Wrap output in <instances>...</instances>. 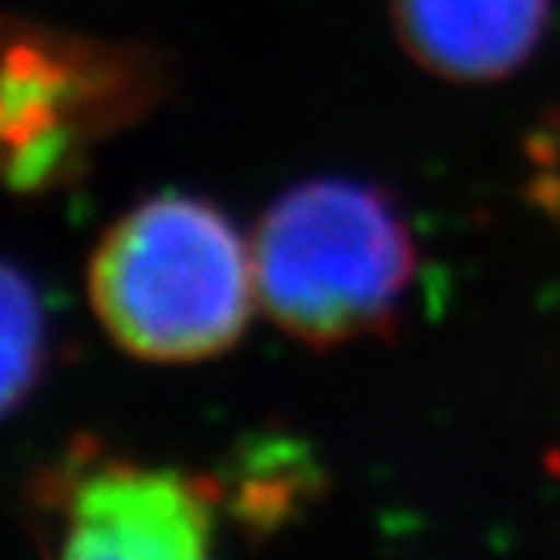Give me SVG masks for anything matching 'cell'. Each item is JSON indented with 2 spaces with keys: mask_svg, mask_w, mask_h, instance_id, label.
Listing matches in <instances>:
<instances>
[{
  "mask_svg": "<svg viewBox=\"0 0 560 560\" xmlns=\"http://www.w3.org/2000/svg\"><path fill=\"white\" fill-rule=\"evenodd\" d=\"M115 345L149 362H199L230 348L254 294L250 247L196 196H155L118 220L89 267Z\"/></svg>",
  "mask_w": 560,
  "mask_h": 560,
  "instance_id": "cell-1",
  "label": "cell"
},
{
  "mask_svg": "<svg viewBox=\"0 0 560 560\" xmlns=\"http://www.w3.org/2000/svg\"><path fill=\"white\" fill-rule=\"evenodd\" d=\"M250 267L257 304L280 328L338 345L392 317L412 277V240L378 189L314 179L260 217Z\"/></svg>",
  "mask_w": 560,
  "mask_h": 560,
  "instance_id": "cell-2",
  "label": "cell"
},
{
  "mask_svg": "<svg viewBox=\"0 0 560 560\" xmlns=\"http://www.w3.org/2000/svg\"><path fill=\"white\" fill-rule=\"evenodd\" d=\"M213 487L173 469L105 459L58 483V553L189 560L213 540Z\"/></svg>",
  "mask_w": 560,
  "mask_h": 560,
  "instance_id": "cell-3",
  "label": "cell"
},
{
  "mask_svg": "<svg viewBox=\"0 0 560 560\" xmlns=\"http://www.w3.org/2000/svg\"><path fill=\"white\" fill-rule=\"evenodd\" d=\"M406 48L435 74L487 82L527 61L547 0H392Z\"/></svg>",
  "mask_w": 560,
  "mask_h": 560,
  "instance_id": "cell-4",
  "label": "cell"
},
{
  "mask_svg": "<svg viewBox=\"0 0 560 560\" xmlns=\"http://www.w3.org/2000/svg\"><path fill=\"white\" fill-rule=\"evenodd\" d=\"M42 304L31 280L8 264L4 267V409L11 412L31 392L45 354Z\"/></svg>",
  "mask_w": 560,
  "mask_h": 560,
  "instance_id": "cell-5",
  "label": "cell"
}]
</instances>
